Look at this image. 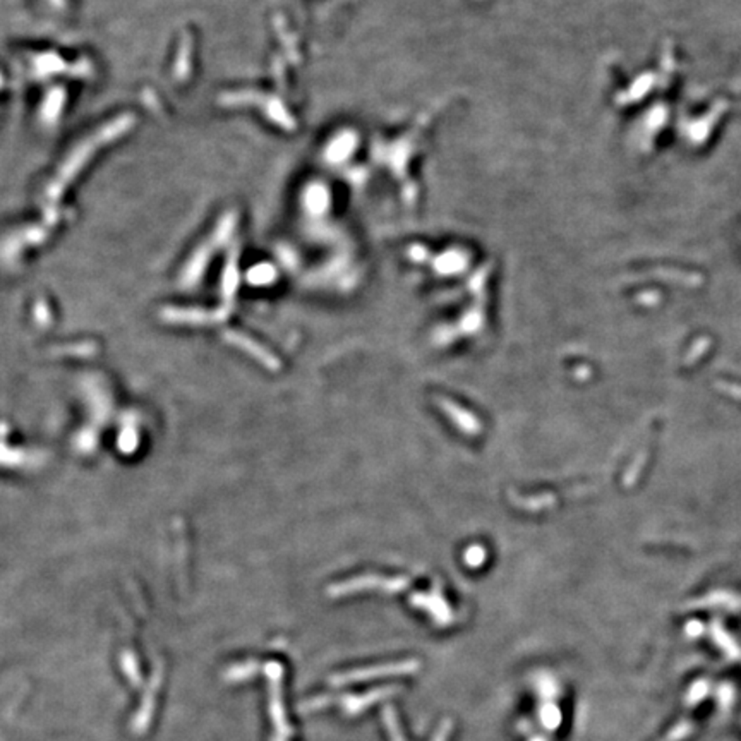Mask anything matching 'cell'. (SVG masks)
Here are the masks:
<instances>
[{
	"label": "cell",
	"instance_id": "1",
	"mask_svg": "<svg viewBox=\"0 0 741 741\" xmlns=\"http://www.w3.org/2000/svg\"><path fill=\"white\" fill-rule=\"evenodd\" d=\"M441 403H443V407H445L446 410H448V414L451 415V417L455 419L456 422H458L460 427H463L465 431H470V432H475L477 429H479V425H477L475 419H473L472 415H469L467 412H463L462 408H458L456 405L448 403V401H441Z\"/></svg>",
	"mask_w": 741,
	"mask_h": 741
}]
</instances>
